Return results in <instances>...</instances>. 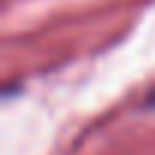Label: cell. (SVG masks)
<instances>
[{"label":"cell","instance_id":"obj_1","mask_svg":"<svg viewBox=\"0 0 155 155\" xmlns=\"http://www.w3.org/2000/svg\"><path fill=\"white\" fill-rule=\"evenodd\" d=\"M149 104H155V94H152V97H149Z\"/></svg>","mask_w":155,"mask_h":155}]
</instances>
